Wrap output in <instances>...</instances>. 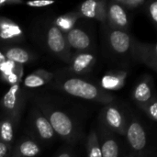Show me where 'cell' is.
Wrapping results in <instances>:
<instances>
[{"label": "cell", "instance_id": "4", "mask_svg": "<svg viewBox=\"0 0 157 157\" xmlns=\"http://www.w3.org/2000/svg\"><path fill=\"white\" fill-rule=\"evenodd\" d=\"M47 46L55 54L62 57L67 55V41L61 31L56 26H52L47 32Z\"/></svg>", "mask_w": 157, "mask_h": 157}, {"label": "cell", "instance_id": "13", "mask_svg": "<svg viewBox=\"0 0 157 157\" xmlns=\"http://www.w3.org/2000/svg\"><path fill=\"white\" fill-rule=\"evenodd\" d=\"M22 35V30L19 26H17L15 22L6 19L0 18V38L3 40H11L14 38H17Z\"/></svg>", "mask_w": 157, "mask_h": 157}, {"label": "cell", "instance_id": "2", "mask_svg": "<svg viewBox=\"0 0 157 157\" xmlns=\"http://www.w3.org/2000/svg\"><path fill=\"white\" fill-rule=\"evenodd\" d=\"M47 119L54 132L63 138H71L74 133V123L68 115L60 110H52Z\"/></svg>", "mask_w": 157, "mask_h": 157}, {"label": "cell", "instance_id": "20", "mask_svg": "<svg viewBox=\"0 0 157 157\" xmlns=\"http://www.w3.org/2000/svg\"><path fill=\"white\" fill-rule=\"evenodd\" d=\"M87 157H102L100 144L95 132H91L87 138Z\"/></svg>", "mask_w": 157, "mask_h": 157}, {"label": "cell", "instance_id": "30", "mask_svg": "<svg viewBox=\"0 0 157 157\" xmlns=\"http://www.w3.org/2000/svg\"><path fill=\"white\" fill-rule=\"evenodd\" d=\"M13 3H20L19 1H6V0H0V6H4V5H7V4H13Z\"/></svg>", "mask_w": 157, "mask_h": 157}, {"label": "cell", "instance_id": "28", "mask_svg": "<svg viewBox=\"0 0 157 157\" xmlns=\"http://www.w3.org/2000/svg\"><path fill=\"white\" fill-rule=\"evenodd\" d=\"M17 73L15 72V73L9 74V75H3V78H4L5 81H7L9 84L15 85V84H17V81H18V76H17Z\"/></svg>", "mask_w": 157, "mask_h": 157}, {"label": "cell", "instance_id": "21", "mask_svg": "<svg viewBox=\"0 0 157 157\" xmlns=\"http://www.w3.org/2000/svg\"><path fill=\"white\" fill-rule=\"evenodd\" d=\"M102 86L106 89H118L122 85V80L121 77L113 75H105L102 79Z\"/></svg>", "mask_w": 157, "mask_h": 157}, {"label": "cell", "instance_id": "9", "mask_svg": "<svg viewBox=\"0 0 157 157\" xmlns=\"http://www.w3.org/2000/svg\"><path fill=\"white\" fill-rule=\"evenodd\" d=\"M105 121L112 130L118 132L121 134H124L126 130L125 121L122 114L118 109L114 107L107 108L105 109Z\"/></svg>", "mask_w": 157, "mask_h": 157}, {"label": "cell", "instance_id": "27", "mask_svg": "<svg viewBox=\"0 0 157 157\" xmlns=\"http://www.w3.org/2000/svg\"><path fill=\"white\" fill-rule=\"evenodd\" d=\"M149 14L155 23L157 22V2L154 1L149 6Z\"/></svg>", "mask_w": 157, "mask_h": 157}, {"label": "cell", "instance_id": "22", "mask_svg": "<svg viewBox=\"0 0 157 157\" xmlns=\"http://www.w3.org/2000/svg\"><path fill=\"white\" fill-rule=\"evenodd\" d=\"M56 27L58 29H62L63 30H70L72 29V26L75 23V18L72 16H63L59 17L56 19Z\"/></svg>", "mask_w": 157, "mask_h": 157}, {"label": "cell", "instance_id": "16", "mask_svg": "<svg viewBox=\"0 0 157 157\" xmlns=\"http://www.w3.org/2000/svg\"><path fill=\"white\" fill-rule=\"evenodd\" d=\"M5 56H6V60L12 61L17 64H24L30 60L29 53L26 50L18 48V47H14V48L8 49L6 52Z\"/></svg>", "mask_w": 157, "mask_h": 157}, {"label": "cell", "instance_id": "7", "mask_svg": "<svg viewBox=\"0 0 157 157\" xmlns=\"http://www.w3.org/2000/svg\"><path fill=\"white\" fill-rule=\"evenodd\" d=\"M109 43L114 52L120 54H124L129 52L132 45L131 36L121 29H116L109 34Z\"/></svg>", "mask_w": 157, "mask_h": 157}, {"label": "cell", "instance_id": "10", "mask_svg": "<svg viewBox=\"0 0 157 157\" xmlns=\"http://www.w3.org/2000/svg\"><path fill=\"white\" fill-rule=\"evenodd\" d=\"M109 18L111 24L118 28H125L128 25L127 14L122 6L118 3H112L109 8Z\"/></svg>", "mask_w": 157, "mask_h": 157}, {"label": "cell", "instance_id": "29", "mask_svg": "<svg viewBox=\"0 0 157 157\" xmlns=\"http://www.w3.org/2000/svg\"><path fill=\"white\" fill-rule=\"evenodd\" d=\"M10 153V145L0 141V157H8Z\"/></svg>", "mask_w": 157, "mask_h": 157}, {"label": "cell", "instance_id": "5", "mask_svg": "<svg viewBox=\"0 0 157 157\" xmlns=\"http://www.w3.org/2000/svg\"><path fill=\"white\" fill-rule=\"evenodd\" d=\"M20 105L19 85H12L2 99V107L9 116H17Z\"/></svg>", "mask_w": 157, "mask_h": 157}, {"label": "cell", "instance_id": "24", "mask_svg": "<svg viewBox=\"0 0 157 157\" xmlns=\"http://www.w3.org/2000/svg\"><path fill=\"white\" fill-rule=\"evenodd\" d=\"M148 116L155 121H157V102L155 99H153L151 104L148 105L147 110H146Z\"/></svg>", "mask_w": 157, "mask_h": 157}, {"label": "cell", "instance_id": "26", "mask_svg": "<svg viewBox=\"0 0 157 157\" xmlns=\"http://www.w3.org/2000/svg\"><path fill=\"white\" fill-rule=\"evenodd\" d=\"M54 4L53 1H30V2H27L26 5L29 6L31 7H44V6H48L50 5Z\"/></svg>", "mask_w": 157, "mask_h": 157}, {"label": "cell", "instance_id": "23", "mask_svg": "<svg viewBox=\"0 0 157 157\" xmlns=\"http://www.w3.org/2000/svg\"><path fill=\"white\" fill-rule=\"evenodd\" d=\"M17 64L15 63L14 62L6 60L4 63H2L0 64V72L2 73L3 75H7L9 74L17 72Z\"/></svg>", "mask_w": 157, "mask_h": 157}, {"label": "cell", "instance_id": "25", "mask_svg": "<svg viewBox=\"0 0 157 157\" xmlns=\"http://www.w3.org/2000/svg\"><path fill=\"white\" fill-rule=\"evenodd\" d=\"M144 3V0H119L118 4H120L121 6H126L129 7H136L140 5H143Z\"/></svg>", "mask_w": 157, "mask_h": 157}, {"label": "cell", "instance_id": "3", "mask_svg": "<svg viewBox=\"0 0 157 157\" xmlns=\"http://www.w3.org/2000/svg\"><path fill=\"white\" fill-rule=\"evenodd\" d=\"M129 144L135 152H142L146 146V133L142 124L137 121H132L126 132Z\"/></svg>", "mask_w": 157, "mask_h": 157}, {"label": "cell", "instance_id": "31", "mask_svg": "<svg viewBox=\"0 0 157 157\" xmlns=\"http://www.w3.org/2000/svg\"><path fill=\"white\" fill-rule=\"evenodd\" d=\"M6 60V58L5 54H4V53H2V52H0V64H1L2 63H4Z\"/></svg>", "mask_w": 157, "mask_h": 157}, {"label": "cell", "instance_id": "19", "mask_svg": "<svg viewBox=\"0 0 157 157\" xmlns=\"http://www.w3.org/2000/svg\"><path fill=\"white\" fill-rule=\"evenodd\" d=\"M14 139L13 123L10 120H2L0 121V141L10 145Z\"/></svg>", "mask_w": 157, "mask_h": 157}, {"label": "cell", "instance_id": "15", "mask_svg": "<svg viewBox=\"0 0 157 157\" xmlns=\"http://www.w3.org/2000/svg\"><path fill=\"white\" fill-rule=\"evenodd\" d=\"M52 78V75L50 73H46L44 71H38L29 75H28L24 80V86L28 88H35L43 86L46 82H48Z\"/></svg>", "mask_w": 157, "mask_h": 157}, {"label": "cell", "instance_id": "17", "mask_svg": "<svg viewBox=\"0 0 157 157\" xmlns=\"http://www.w3.org/2000/svg\"><path fill=\"white\" fill-rule=\"evenodd\" d=\"M134 98L140 103H147L152 98V88L148 82L143 81L136 86L134 93Z\"/></svg>", "mask_w": 157, "mask_h": 157}, {"label": "cell", "instance_id": "12", "mask_svg": "<svg viewBox=\"0 0 157 157\" xmlns=\"http://www.w3.org/2000/svg\"><path fill=\"white\" fill-rule=\"evenodd\" d=\"M40 152V149L34 141L24 140L17 145L13 153V157H35Z\"/></svg>", "mask_w": 157, "mask_h": 157}, {"label": "cell", "instance_id": "6", "mask_svg": "<svg viewBox=\"0 0 157 157\" xmlns=\"http://www.w3.org/2000/svg\"><path fill=\"white\" fill-rule=\"evenodd\" d=\"M81 14L86 17L99 19L104 21L106 19V3L103 1L87 0L81 5Z\"/></svg>", "mask_w": 157, "mask_h": 157}, {"label": "cell", "instance_id": "8", "mask_svg": "<svg viewBox=\"0 0 157 157\" xmlns=\"http://www.w3.org/2000/svg\"><path fill=\"white\" fill-rule=\"evenodd\" d=\"M66 41L71 47L78 51H84L89 48L90 46V38L89 36L82 29L78 28H74L67 32Z\"/></svg>", "mask_w": 157, "mask_h": 157}, {"label": "cell", "instance_id": "18", "mask_svg": "<svg viewBox=\"0 0 157 157\" xmlns=\"http://www.w3.org/2000/svg\"><path fill=\"white\" fill-rule=\"evenodd\" d=\"M100 150L102 157H119V145L113 138H105L100 144Z\"/></svg>", "mask_w": 157, "mask_h": 157}, {"label": "cell", "instance_id": "11", "mask_svg": "<svg viewBox=\"0 0 157 157\" xmlns=\"http://www.w3.org/2000/svg\"><path fill=\"white\" fill-rule=\"evenodd\" d=\"M34 127L36 129L38 135L45 141L51 140L54 136L55 132H54L50 121H48V119L46 117H44L41 114H37V116L35 117Z\"/></svg>", "mask_w": 157, "mask_h": 157}, {"label": "cell", "instance_id": "14", "mask_svg": "<svg viewBox=\"0 0 157 157\" xmlns=\"http://www.w3.org/2000/svg\"><path fill=\"white\" fill-rule=\"evenodd\" d=\"M95 62V57L90 53H79L73 61L72 69L76 74H82L90 69Z\"/></svg>", "mask_w": 157, "mask_h": 157}, {"label": "cell", "instance_id": "1", "mask_svg": "<svg viewBox=\"0 0 157 157\" xmlns=\"http://www.w3.org/2000/svg\"><path fill=\"white\" fill-rule=\"evenodd\" d=\"M63 89L71 96L87 100L109 102L112 100L110 95L104 93L98 86L80 78H69L63 85Z\"/></svg>", "mask_w": 157, "mask_h": 157}, {"label": "cell", "instance_id": "32", "mask_svg": "<svg viewBox=\"0 0 157 157\" xmlns=\"http://www.w3.org/2000/svg\"><path fill=\"white\" fill-rule=\"evenodd\" d=\"M58 157H72V156H71V154H70V153H68V152H63V153H62L61 155H59V156Z\"/></svg>", "mask_w": 157, "mask_h": 157}]
</instances>
